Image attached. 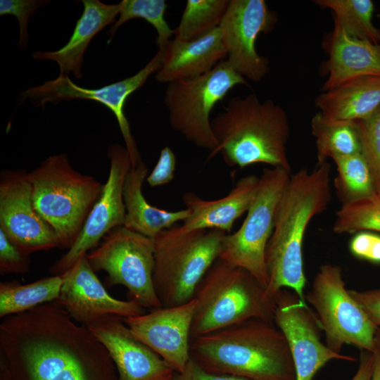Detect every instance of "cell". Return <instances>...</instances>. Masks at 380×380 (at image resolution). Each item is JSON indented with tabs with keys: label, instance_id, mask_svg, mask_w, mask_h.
Wrapping results in <instances>:
<instances>
[{
	"label": "cell",
	"instance_id": "cell-30",
	"mask_svg": "<svg viewBox=\"0 0 380 380\" xmlns=\"http://www.w3.org/2000/svg\"><path fill=\"white\" fill-rule=\"evenodd\" d=\"M230 0H187L178 26L175 39L192 41L220 27Z\"/></svg>",
	"mask_w": 380,
	"mask_h": 380
},
{
	"label": "cell",
	"instance_id": "cell-1",
	"mask_svg": "<svg viewBox=\"0 0 380 380\" xmlns=\"http://www.w3.org/2000/svg\"><path fill=\"white\" fill-rule=\"evenodd\" d=\"M0 379L118 380L105 346L55 303L3 318Z\"/></svg>",
	"mask_w": 380,
	"mask_h": 380
},
{
	"label": "cell",
	"instance_id": "cell-37",
	"mask_svg": "<svg viewBox=\"0 0 380 380\" xmlns=\"http://www.w3.org/2000/svg\"><path fill=\"white\" fill-rule=\"evenodd\" d=\"M176 156L174 151L165 146L161 151L154 168L146 177L148 184L152 186H159L170 182L175 176Z\"/></svg>",
	"mask_w": 380,
	"mask_h": 380
},
{
	"label": "cell",
	"instance_id": "cell-5",
	"mask_svg": "<svg viewBox=\"0 0 380 380\" xmlns=\"http://www.w3.org/2000/svg\"><path fill=\"white\" fill-rule=\"evenodd\" d=\"M193 298L191 338L252 318L273 320L274 300L265 288L246 270L220 258L203 277Z\"/></svg>",
	"mask_w": 380,
	"mask_h": 380
},
{
	"label": "cell",
	"instance_id": "cell-21",
	"mask_svg": "<svg viewBox=\"0 0 380 380\" xmlns=\"http://www.w3.org/2000/svg\"><path fill=\"white\" fill-rule=\"evenodd\" d=\"M226 58L220 27L192 41L174 39L164 49L161 66L155 78L167 84L194 78L212 70Z\"/></svg>",
	"mask_w": 380,
	"mask_h": 380
},
{
	"label": "cell",
	"instance_id": "cell-16",
	"mask_svg": "<svg viewBox=\"0 0 380 380\" xmlns=\"http://www.w3.org/2000/svg\"><path fill=\"white\" fill-rule=\"evenodd\" d=\"M0 229L27 255L60 248L54 230L34 206L29 172L24 170L1 172Z\"/></svg>",
	"mask_w": 380,
	"mask_h": 380
},
{
	"label": "cell",
	"instance_id": "cell-24",
	"mask_svg": "<svg viewBox=\"0 0 380 380\" xmlns=\"http://www.w3.org/2000/svg\"><path fill=\"white\" fill-rule=\"evenodd\" d=\"M315 105L331 120H366L380 108V75L359 77L324 91Z\"/></svg>",
	"mask_w": 380,
	"mask_h": 380
},
{
	"label": "cell",
	"instance_id": "cell-33",
	"mask_svg": "<svg viewBox=\"0 0 380 380\" xmlns=\"http://www.w3.org/2000/svg\"><path fill=\"white\" fill-rule=\"evenodd\" d=\"M357 122L362 153L371 170L376 193L380 195V108L370 118Z\"/></svg>",
	"mask_w": 380,
	"mask_h": 380
},
{
	"label": "cell",
	"instance_id": "cell-39",
	"mask_svg": "<svg viewBox=\"0 0 380 380\" xmlns=\"http://www.w3.org/2000/svg\"><path fill=\"white\" fill-rule=\"evenodd\" d=\"M172 380H248L247 379L224 374H216L206 371L196 361L190 358L185 369L176 373Z\"/></svg>",
	"mask_w": 380,
	"mask_h": 380
},
{
	"label": "cell",
	"instance_id": "cell-35",
	"mask_svg": "<svg viewBox=\"0 0 380 380\" xmlns=\"http://www.w3.org/2000/svg\"><path fill=\"white\" fill-rule=\"evenodd\" d=\"M29 255L22 252L0 229V272L23 274L28 272L30 265Z\"/></svg>",
	"mask_w": 380,
	"mask_h": 380
},
{
	"label": "cell",
	"instance_id": "cell-41",
	"mask_svg": "<svg viewBox=\"0 0 380 380\" xmlns=\"http://www.w3.org/2000/svg\"><path fill=\"white\" fill-rule=\"evenodd\" d=\"M372 380H380V353H374V365Z\"/></svg>",
	"mask_w": 380,
	"mask_h": 380
},
{
	"label": "cell",
	"instance_id": "cell-32",
	"mask_svg": "<svg viewBox=\"0 0 380 380\" xmlns=\"http://www.w3.org/2000/svg\"><path fill=\"white\" fill-rule=\"evenodd\" d=\"M336 234H355L369 230L380 232V195L341 205L332 227Z\"/></svg>",
	"mask_w": 380,
	"mask_h": 380
},
{
	"label": "cell",
	"instance_id": "cell-25",
	"mask_svg": "<svg viewBox=\"0 0 380 380\" xmlns=\"http://www.w3.org/2000/svg\"><path fill=\"white\" fill-rule=\"evenodd\" d=\"M148 168L141 161L129 171L123 187L125 206V227L145 236L154 239L161 232L167 229L179 221L185 220L190 210L185 208L168 211L151 205L142 193V186L146 179Z\"/></svg>",
	"mask_w": 380,
	"mask_h": 380
},
{
	"label": "cell",
	"instance_id": "cell-2",
	"mask_svg": "<svg viewBox=\"0 0 380 380\" xmlns=\"http://www.w3.org/2000/svg\"><path fill=\"white\" fill-rule=\"evenodd\" d=\"M330 171L331 165L326 162L310 172L301 169L291 174L276 207L265 253V292L270 298L282 289H289L306 303L304 236L311 220L324 212L331 201Z\"/></svg>",
	"mask_w": 380,
	"mask_h": 380
},
{
	"label": "cell",
	"instance_id": "cell-36",
	"mask_svg": "<svg viewBox=\"0 0 380 380\" xmlns=\"http://www.w3.org/2000/svg\"><path fill=\"white\" fill-rule=\"evenodd\" d=\"M349 250L356 258L374 264H380V235L362 231L353 236Z\"/></svg>",
	"mask_w": 380,
	"mask_h": 380
},
{
	"label": "cell",
	"instance_id": "cell-43",
	"mask_svg": "<svg viewBox=\"0 0 380 380\" xmlns=\"http://www.w3.org/2000/svg\"><path fill=\"white\" fill-rule=\"evenodd\" d=\"M379 45H380V44H379Z\"/></svg>",
	"mask_w": 380,
	"mask_h": 380
},
{
	"label": "cell",
	"instance_id": "cell-14",
	"mask_svg": "<svg viewBox=\"0 0 380 380\" xmlns=\"http://www.w3.org/2000/svg\"><path fill=\"white\" fill-rule=\"evenodd\" d=\"M274 300L273 321L288 342L296 380H312L332 360H356L334 352L322 342L317 317L293 291L282 289Z\"/></svg>",
	"mask_w": 380,
	"mask_h": 380
},
{
	"label": "cell",
	"instance_id": "cell-34",
	"mask_svg": "<svg viewBox=\"0 0 380 380\" xmlns=\"http://www.w3.org/2000/svg\"><path fill=\"white\" fill-rule=\"evenodd\" d=\"M48 3L46 0L0 1V15H12L18 20L20 28L18 44L20 47L26 49L27 45V25L30 19L41 6Z\"/></svg>",
	"mask_w": 380,
	"mask_h": 380
},
{
	"label": "cell",
	"instance_id": "cell-12",
	"mask_svg": "<svg viewBox=\"0 0 380 380\" xmlns=\"http://www.w3.org/2000/svg\"><path fill=\"white\" fill-rule=\"evenodd\" d=\"M164 49H158L153 58L137 73L121 81L97 89H88L73 83L68 75L45 82L22 92V100H30L34 105L44 108L46 103L57 104L61 101L89 99L108 108L115 115L126 148L129 153L132 167L142 160L137 142L124 113L125 102L130 94L139 89L150 75L156 73L160 66Z\"/></svg>",
	"mask_w": 380,
	"mask_h": 380
},
{
	"label": "cell",
	"instance_id": "cell-19",
	"mask_svg": "<svg viewBox=\"0 0 380 380\" xmlns=\"http://www.w3.org/2000/svg\"><path fill=\"white\" fill-rule=\"evenodd\" d=\"M108 350L118 380H172L176 372L158 354L134 338L118 315H107L87 327Z\"/></svg>",
	"mask_w": 380,
	"mask_h": 380
},
{
	"label": "cell",
	"instance_id": "cell-18",
	"mask_svg": "<svg viewBox=\"0 0 380 380\" xmlns=\"http://www.w3.org/2000/svg\"><path fill=\"white\" fill-rule=\"evenodd\" d=\"M196 305L193 298L182 305L123 318V321L134 338L158 354L176 373H180L191 358V329Z\"/></svg>",
	"mask_w": 380,
	"mask_h": 380
},
{
	"label": "cell",
	"instance_id": "cell-22",
	"mask_svg": "<svg viewBox=\"0 0 380 380\" xmlns=\"http://www.w3.org/2000/svg\"><path fill=\"white\" fill-rule=\"evenodd\" d=\"M327 78L322 90L334 89L353 79L380 75V45L349 36L334 23L326 42Z\"/></svg>",
	"mask_w": 380,
	"mask_h": 380
},
{
	"label": "cell",
	"instance_id": "cell-15",
	"mask_svg": "<svg viewBox=\"0 0 380 380\" xmlns=\"http://www.w3.org/2000/svg\"><path fill=\"white\" fill-rule=\"evenodd\" d=\"M277 21V14L264 0H230L219 27L227 63L245 79L258 82L270 72L269 60L258 54L255 42Z\"/></svg>",
	"mask_w": 380,
	"mask_h": 380
},
{
	"label": "cell",
	"instance_id": "cell-38",
	"mask_svg": "<svg viewBox=\"0 0 380 380\" xmlns=\"http://www.w3.org/2000/svg\"><path fill=\"white\" fill-rule=\"evenodd\" d=\"M375 327H380V288L366 291L348 289Z\"/></svg>",
	"mask_w": 380,
	"mask_h": 380
},
{
	"label": "cell",
	"instance_id": "cell-23",
	"mask_svg": "<svg viewBox=\"0 0 380 380\" xmlns=\"http://www.w3.org/2000/svg\"><path fill=\"white\" fill-rule=\"evenodd\" d=\"M82 3L83 13L66 44L54 51H39L32 55L36 60L56 62L61 77L72 72L77 79L82 77L83 57L90 42L103 28L115 23L119 15V4H106L99 0H83Z\"/></svg>",
	"mask_w": 380,
	"mask_h": 380
},
{
	"label": "cell",
	"instance_id": "cell-9",
	"mask_svg": "<svg viewBox=\"0 0 380 380\" xmlns=\"http://www.w3.org/2000/svg\"><path fill=\"white\" fill-rule=\"evenodd\" d=\"M305 299L316 311L326 345L331 350L341 353L343 346L348 344L376 352V327L346 288L340 266L321 265Z\"/></svg>",
	"mask_w": 380,
	"mask_h": 380
},
{
	"label": "cell",
	"instance_id": "cell-42",
	"mask_svg": "<svg viewBox=\"0 0 380 380\" xmlns=\"http://www.w3.org/2000/svg\"><path fill=\"white\" fill-rule=\"evenodd\" d=\"M374 339L376 350L380 353V327H377L376 329Z\"/></svg>",
	"mask_w": 380,
	"mask_h": 380
},
{
	"label": "cell",
	"instance_id": "cell-11",
	"mask_svg": "<svg viewBox=\"0 0 380 380\" xmlns=\"http://www.w3.org/2000/svg\"><path fill=\"white\" fill-rule=\"evenodd\" d=\"M86 255L94 272H106L110 285L124 286L131 299L145 309L162 307L153 280V239L120 226L110 230Z\"/></svg>",
	"mask_w": 380,
	"mask_h": 380
},
{
	"label": "cell",
	"instance_id": "cell-28",
	"mask_svg": "<svg viewBox=\"0 0 380 380\" xmlns=\"http://www.w3.org/2000/svg\"><path fill=\"white\" fill-rule=\"evenodd\" d=\"M319 7L329 8L334 14V23L349 36L380 44V29L373 23L374 4L371 0H317Z\"/></svg>",
	"mask_w": 380,
	"mask_h": 380
},
{
	"label": "cell",
	"instance_id": "cell-27",
	"mask_svg": "<svg viewBox=\"0 0 380 380\" xmlns=\"http://www.w3.org/2000/svg\"><path fill=\"white\" fill-rule=\"evenodd\" d=\"M61 276L52 275L27 284L16 281L0 284V317L23 312L54 302L59 296Z\"/></svg>",
	"mask_w": 380,
	"mask_h": 380
},
{
	"label": "cell",
	"instance_id": "cell-13",
	"mask_svg": "<svg viewBox=\"0 0 380 380\" xmlns=\"http://www.w3.org/2000/svg\"><path fill=\"white\" fill-rule=\"evenodd\" d=\"M107 155L110 170L102 193L75 243L50 267L52 275H63L79 258L95 248L110 230L125 225L123 187L132 161L127 148L119 144L109 146Z\"/></svg>",
	"mask_w": 380,
	"mask_h": 380
},
{
	"label": "cell",
	"instance_id": "cell-31",
	"mask_svg": "<svg viewBox=\"0 0 380 380\" xmlns=\"http://www.w3.org/2000/svg\"><path fill=\"white\" fill-rule=\"evenodd\" d=\"M119 4V17L108 33V44L119 27L126 22L138 18L153 26L158 34L156 44L158 49H165L174 32L164 17L167 7L165 0H123Z\"/></svg>",
	"mask_w": 380,
	"mask_h": 380
},
{
	"label": "cell",
	"instance_id": "cell-6",
	"mask_svg": "<svg viewBox=\"0 0 380 380\" xmlns=\"http://www.w3.org/2000/svg\"><path fill=\"white\" fill-rule=\"evenodd\" d=\"M34 206L69 249L79 236L104 184L76 170L65 154L52 155L29 172Z\"/></svg>",
	"mask_w": 380,
	"mask_h": 380
},
{
	"label": "cell",
	"instance_id": "cell-17",
	"mask_svg": "<svg viewBox=\"0 0 380 380\" xmlns=\"http://www.w3.org/2000/svg\"><path fill=\"white\" fill-rule=\"evenodd\" d=\"M86 255L61 275L59 296L53 303L76 322L86 327L107 315L127 318L146 313L145 308L134 300H120L110 296Z\"/></svg>",
	"mask_w": 380,
	"mask_h": 380
},
{
	"label": "cell",
	"instance_id": "cell-10",
	"mask_svg": "<svg viewBox=\"0 0 380 380\" xmlns=\"http://www.w3.org/2000/svg\"><path fill=\"white\" fill-rule=\"evenodd\" d=\"M291 174L280 167L264 168L243 224L234 233L226 234L221 243L218 258L246 270L265 289L266 249L273 232L276 207Z\"/></svg>",
	"mask_w": 380,
	"mask_h": 380
},
{
	"label": "cell",
	"instance_id": "cell-29",
	"mask_svg": "<svg viewBox=\"0 0 380 380\" xmlns=\"http://www.w3.org/2000/svg\"><path fill=\"white\" fill-rule=\"evenodd\" d=\"M333 160L337 170L334 186L341 205L377 194L371 170L362 153L337 157Z\"/></svg>",
	"mask_w": 380,
	"mask_h": 380
},
{
	"label": "cell",
	"instance_id": "cell-3",
	"mask_svg": "<svg viewBox=\"0 0 380 380\" xmlns=\"http://www.w3.org/2000/svg\"><path fill=\"white\" fill-rule=\"evenodd\" d=\"M202 368L248 380H296L288 342L273 320L252 318L191 339Z\"/></svg>",
	"mask_w": 380,
	"mask_h": 380
},
{
	"label": "cell",
	"instance_id": "cell-20",
	"mask_svg": "<svg viewBox=\"0 0 380 380\" xmlns=\"http://www.w3.org/2000/svg\"><path fill=\"white\" fill-rule=\"evenodd\" d=\"M260 177L249 175L240 178L231 191L216 200H204L193 192L183 195L189 216L179 225L184 232L217 229L230 232L234 222L248 210L259 185Z\"/></svg>",
	"mask_w": 380,
	"mask_h": 380
},
{
	"label": "cell",
	"instance_id": "cell-40",
	"mask_svg": "<svg viewBox=\"0 0 380 380\" xmlns=\"http://www.w3.org/2000/svg\"><path fill=\"white\" fill-rule=\"evenodd\" d=\"M374 365V353L361 350L357 370L351 380H372Z\"/></svg>",
	"mask_w": 380,
	"mask_h": 380
},
{
	"label": "cell",
	"instance_id": "cell-8",
	"mask_svg": "<svg viewBox=\"0 0 380 380\" xmlns=\"http://www.w3.org/2000/svg\"><path fill=\"white\" fill-rule=\"evenodd\" d=\"M237 85H248L226 60L201 76L168 83L164 103L170 125L194 145L210 151L208 160L217 148L211 127L210 113Z\"/></svg>",
	"mask_w": 380,
	"mask_h": 380
},
{
	"label": "cell",
	"instance_id": "cell-7",
	"mask_svg": "<svg viewBox=\"0 0 380 380\" xmlns=\"http://www.w3.org/2000/svg\"><path fill=\"white\" fill-rule=\"evenodd\" d=\"M226 234L217 229L184 232L175 224L153 239V280L162 307L193 299L198 283L218 258Z\"/></svg>",
	"mask_w": 380,
	"mask_h": 380
},
{
	"label": "cell",
	"instance_id": "cell-26",
	"mask_svg": "<svg viewBox=\"0 0 380 380\" xmlns=\"http://www.w3.org/2000/svg\"><path fill=\"white\" fill-rule=\"evenodd\" d=\"M311 129L315 139L317 165L328 158L362 153L357 121L331 120L318 112L311 120Z\"/></svg>",
	"mask_w": 380,
	"mask_h": 380
},
{
	"label": "cell",
	"instance_id": "cell-4",
	"mask_svg": "<svg viewBox=\"0 0 380 380\" xmlns=\"http://www.w3.org/2000/svg\"><path fill=\"white\" fill-rule=\"evenodd\" d=\"M211 127L217 148L208 160L220 153L229 167L265 163L291 173L286 153L288 115L272 101H261L255 94L234 96L211 120Z\"/></svg>",
	"mask_w": 380,
	"mask_h": 380
}]
</instances>
